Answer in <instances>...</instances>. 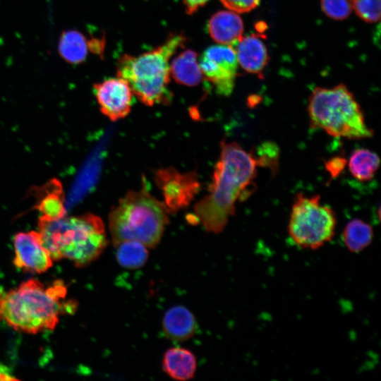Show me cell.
Returning <instances> with one entry per match:
<instances>
[{"mask_svg": "<svg viewBox=\"0 0 381 381\" xmlns=\"http://www.w3.org/2000/svg\"><path fill=\"white\" fill-rule=\"evenodd\" d=\"M219 159L216 163L209 193L193 208L195 219L209 232L219 234L236 211V202L251 193L258 169L274 167L277 162L268 152L256 156L237 143L222 140Z\"/></svg>", "mask_w": 381, "mask_h": 381, "instance_id": "1", "label": "cell"}, {"mask_svg": "<svg viewBox=\"0 0 381 381\" xmlns=\"http://www.w3.org/2000/svg\"><path fill=\"white\" fill-rule=\"evenodd\" d=\"M66 291L61 280L45 285L37 279H28L0 298V319L25 333L52 330L62 313L76 309L75 301H64Z\"/></svg>", "mask_w": 381, "mask_h": 381, "instance_id": "2", "label": "cell"}, {"mask_svg": "<svg viewBox=\"0 0 381 381\" xmlns=\"http://www.w3.org/2000/svg\"><path fill=\"white\" fill-rule=\"evenodd\" d=\"M38 228L43 246L53 261L68 259L78 267L97 260L108 243L102 220L92 214L53 220L40 219Z\"/></svg>", "mask_w": 381, "mask_h": 381, "instance_id": "3", "label": "cell"}, {"mask_svg": "<svg viewBox=\"0 0 381 381\" xmlns=\"http://www.w3.org/2000/svg\"><path fill=\"white\" fill-rule=\"evenodd\" d=\"M186 37L171 34L158 47L138 56L123 55L117 64V75L126 80L141 102L153 106L167 104L172 98L168 88L170 59L182 47Z\"/></svg>", "mask_w": 381, "mask_h": 381, "instance_id": "4", "label": "cell"}, {"mask_svg": "<svg viewBox=\"0 0 381 381\" xmlns=\"http://www.w3.org/2000/svg\"><path fill=\"white\" fill-rule=\"evenodd\" d=\"M169 213L164 202L152 196L145 185L140 190L129 191L109 216L114 246L135 241L155 248L169 223Z\"/></svg>", "mask_w": 381, "mask_h": 381, "instance_id": "5", "label": "cell"}, {"mask_svg": "<svg viewBox=\"0 0 381 381\" xmlns=\"http://www.w3.org/2000/svg\"><path fill=\"white\" fill-rule=\"evenodd\" d=\"M308 113L313 128L333 137L359 140L374 134L353 93L343 84L315 88L308 99Z\"/></svg>", "mask_w": 381, "mask_h": 381, "instance_id": "6", "label": "cell"}, {"mask_svg": "<svg viewBox=\"0 0 381 381\" xmlns=\"http://www.w3.org/2000/svg\"><path fill=\"white\" fill-rule=\"evenodd\" d=\"M337 217L332 209L321 203L319 195L296 194L291 207L288 234L302 249L317 250L334 236Z\"/></svg>", "mask_w": 381, "mask_h": 381, "instance_id": "7", "label": "cell"}, {"mask_svg": "<svg viewBox=\"0 0 381 381\" xmlns=\"http://www.w3.org/2000/svg\"><path fill=\"white\" fill-rule=\"evenodd\" d=\"M202 74L214 86L217 93H231L237 74L238 62L234 47L217 44L206 49L198 61Z\"/></svg>", "mask_w": 381, "mask_h": 381, "instance_id": "8", "label": "cell"}, {"mask_svg": "<svg viewBox=\"0 0 381 381\" xmlns=\"http://www.w3.org/2000/svg\"><path fill=\"white\" fill-rule=\"evenodd\" d=\"M155 182L163 193L169 212H176L188 205L200 188L195 172L181 174L169 167L155 173Z\"/></svg>", "mask_w": 381, "mask_h": 381, "instance_id": "9", "label": "cell"}, {"mask_svg": "<svg viewBox=\"0 0 381 381\" xmlns=\"http://www.w3.org/2000/svg\"><path fill=\"white\" fill-rule=\"evenodd\" d=\"M94 93L100 110L115 121L126 117L133 104V92L122 78H112L94 85Z\"/></svg>", "mask_w": 381, "mask_h": 381, "instance_id": "10", "label": "cell"}, {"mask_svg": "<svg viewBox=\"0 0 381 381\" xmlns=\"http://www.w3.org/2000/svg\"><path fill=\"white\" fill-rule=\"evenodd\" d=\"M13 245L16 267L26 272L42 273L53 265V260L43 246L38 231L16 234Z\"/></svg>", "mask_w": 381, "mask_h": 381, "instance_id": "11", "label": "cell"}, {"mask_svg": "<svg viewBox=\"0 0 381 381\" xmlns=\"http://www.w3.org/2000/svg\"><path fill=\"white\" fill-rule=\"evenodd\" d=\"M238 64L247 72L260 74L268 61L267 47L257 35L242 36L233 46Z\"/></svg>", "mask_w": 381, "mask_h": 381, "instance_id": "12", "label": "cell"}, {"mask_svg": "<svg viewBox=\"0 0 381 381\" xmlns=\"http://www.w3.org/2000/svg\"><path fill=\"white\" fill-rule=\"evenodd\" d=\"M208 31L215 42L233 46L243 36V23L238 13L220 11L210 19Z\"/></svg>", "mask_w": 381, "mask_h": 381, "instance_id": "13", "label": "cell"}, {"mask_svg": "<svg viewBox=\"0 0 381 381\" xmlns=\"http://www.w3.org/2000/svg\"><path fill=\"white\" fill-rule=\"evenodd\" d=\"M198 329L192 313L183 306L169 309L162 320V330L166 337L174 341H183L191 338Z\"/></svg>", "mask_w": 381, "mask_h": 381, "instance_id": "14", "label": "cell"}, {"mask_svg": "<svg viewBox=\"0 0 381 381\" xmlns=\"http://www.w3.org/2000/svg\"><path fill=\"white\" fill-rule=\"evenodd\" d=\"M162 369L170 377L176 380L192 379L196 370V358L188 349L175 347L168 349L162 360Z\"/></svg>", "mask_w": 381, "mask_h": 381, "instance_id": "15", "label": "cell"}, {"mask_svg": "<svg viewBox=\"0 0 381 381\" xmlns=\"http://www.w3.org/2000/svg\"><path fill=\"white\" fill-rule=\"evenodd\" d=\"M90 51V40L81 32L71 29L61 34L58 52L66 63L71 65L82 64L87 59Z\"/></svg>", "mask_w": 381, "mask_h": 381, "instance_id": "16", "label": "cell"}, {"mask_svg": "<svg viewBox=\"0 0 381 381\" xmlns=\"http://www.w3.org/2000/svg\"><path fill=\"white\" fill-rule=\"evenodd\" d=\"M170 74L179 83L186 86L197 85L203 77L197 54L190 49L180 53L170 63Z\"/></svg>", "mask_w": 381, "mask_h": 381, "instance_id": "17", "label": "cell"}, {"mask_svg": "<svg viewBox=\"0 0 381 381\" xmlns=\"http://www.w3.org/2000/svg\"><path fill=\"white\" fill-rule=\"evenodd\" d=\"M341 236L347 250L352 253H358L371 244L374 233L370 224L355 218L346 224Z\"/></svg>", "mask_w": 381, "mask_h": 381, "instance_id": "18", "label": "cell"}, {"mask_svg": "<svg viewBox=\"0 0 381 381\" xmlns=\"http://www.w3.org/2000/svg\"><path fill=\"white\" fill-rule=\"evenodd\" d=\"M378 155L365 148L353 150L349 159V169L353 178L360 181L371 180L380 167Z\"/></svg>", "mask_w": 381, "mask_h": 381, "instance_id": "19", "label": "cell"}, {"mask_svg": "<svg viewBox=\"0 0 381 381\" xmlns=\"http://www.w3.org/2000/svg\"><path fill=\"white\" fill-rule=\"evenodd\" d=\"M116 260L126 269H138L144 265L148 258L147 247L135 241H126L116 246Z\"/></svg>", "mask_w": 381, "mask_h": 381, "instance_id": "20", "label": "cell"}, {"mask_svg": "<svg viewBox=\"0 0 381 381\" xmlns=\"http://www.w3.org/2000/svg\"><path fill=\"white\" fill-rule=\"evenodd\" d=\"M37 208L42 214L40 219L53 220L66 216L64 200L59 184L55 183L54 188L46 192Z\"/></svg>", "mask_w": 381, "mask_h": 381, "instance_id": "21", "label": "cell"}, {"mask_svg": "<svg viewBox=\"0 0 381 381\" xmlns=\"http://www.w3.org/2000/svg\"><path fill=\"white\" fill-rule=\"evenodd\" d=\"M353 9L363 20L375 23L380 17V0H352Z\"/></svg>", "mask_w": 381, "mask_h": 381, "instance_id": "22", "label": "cell"}, {"mask_svg": "<svg viewBox=\"0 0 381 381\" xmlns=\"http://www.w3.org/2000/svg\"><path fill=\"white\" fill-rule=\"evenodd\" d=\"M324 13L334 20H344L351 13L352 0H321Z\"/></svg>", "mask_w": 381, "mask_h": 381, "instance_id": "23", "label": "cell"}, {"mask_svg": "<svg viewBox=\"0 0 381 381\" xmlns=\"http://www.w3.org/2000/svg\"><path fill=\"white\" fill-rule=\"evenodd\" d=\"M231 11L236 13H246L255 8L260 0H220Z\"/></svg>", "mask_w": 381, "mask_h": 381, "instance_id": "24", "label": "cell"}, {"mask_svg": "<svg viewBox=\"0 0 381 381\" xmlns=\"http://www.w3.org/2000/svg\"><path fill=\"white\" fill-rule=\"evenodd\" d=\"M346 164L347 161L345 158L337 156L325 161V167L331 178L334 179L343 171Z\"/></svg>", "mask_w": 381, "mask_h": 381, "instance_id": "25", "label": "cell"}, {"mask_svg": "<svg viewBox=\"0 0 381 381\" xmlns=\"http://www.w3.org/2000/svg\"><path fill=\"white\" fill-rule=\"evenodd\" d=\"M209 0H183L186 12L192 14L205 5Z\"/></svg>", "mask_w": 381, "mask_h": 381, "instance_id": "26", "label": "cell"}, {"mask_svg": "<svg viewBox=\"0 0 381 381\" xmlns=\"http://www.w3.org/2000/svg\"><path fill=\"white\" fill-rule=\"evenodd\" d=\"M18 380L9 373L8 370L4 365H0V380Z\"/></svg>", "mask_w": 381, "mask_h": 381, "instance_id": "27", "label": "cell"}]
</instances>
